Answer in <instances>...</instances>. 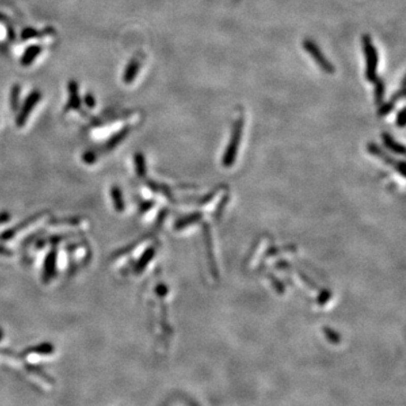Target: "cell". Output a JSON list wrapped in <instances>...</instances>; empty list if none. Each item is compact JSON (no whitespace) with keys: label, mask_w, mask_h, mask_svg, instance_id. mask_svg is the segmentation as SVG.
<instances>
[{"label":"cell","mask_w":406,"mask_h":406,"mask_svg":"<svg viewBox=\"0 0 406 406\" xmlns=\"http://www.w3.org/2000/svg\"><path fill=\"white\" fill-rule=\"evenodd\" d=\"M140 67H141V61L138 56H135V58L130 60V63L126 67L124 73H123V81H124V84L130 85L133 83V80L137 78V76L139 74Z\"/></svg>","instance_id":"6"},{"label":"cell","mask_w":406,"mask_h":406,"mask_svg":"<svg viewBox=\"0 0 406 406\" xmlns=\"http://www.w3.org/2000/svg\"><path fill=\"white\" fill-rule=\"evenodd\" d=\"M404 114H405V109L400 110V111L398 112V114H397L396 122H397V124H398L399 128H403L404 124H405V117H404Z\"/></svg>","instance_id":"18"},{"label":"cell","mask_w":406,"mask_h":406,"mask_svg":"<svg viewBox=\"0 0 406 406\" xmlns=\"http://www.w3.org/2000/svg\"><path fill=\"white\" fill-rule=\"evenodd\" d=\"M79 87L78 84H77V81L71 79L69 80V84H68V103H67V105L65 107V112H69V111H73V110H79L80 109V105H81V100L79 97Z\"/></svg>","instance_id":"5"},{"label":"cell","mask_w":406,"mask_h":406,"mask_svg":"<svg viewBox=\"0 0 406 406\" xmlns=\"http://www.w3.org/2000/svg\"><path fill=\"white\" fill-rule=\"evenodd\" d=\"M112 197H113V201H114L115 204V209L117 211H122L123 210V201H122V195L119 189L114 188L112 190Z\"/></svg>","instance_id":"14"},{"label":"cell","mask_w":406,"mask_h":406,"mask_svg":"<svg viewBox=\"0 0 406 406\" xmlns=\"http://www.w3.org/2000/svg\"><path fill=\"white\" fill-rule=\"evenodd\" d=\"M302 46H304L305 51H307L309 55L313 58V60L315 61L317 64V66L320 67V68L324 71V73L326 74H334L335 73V67H334L331 61L328 60L324 53L322 52V50L320 49V46H318L315 42H313L311 40H304V42H302Z\"/></svg>","instance_id":"2"},{"label":"cell","mask_w":406,"mask_h":406,"mask_svg":"<svg viewBox=\"0 0 406 406\" xmlns=\"http://www.w3.org/2000/svg\"><path fill=\"white\" fill-rule=\"evenodd\" d=\"M40 33L38 32L37 29H34L32 27H26L25 29H23L22 32V39L24 41L26 40H30V39H35V38H39Z\"/></svg>","instance_id":"16"},{"label":"cell","mask_w":406,"mask_h":406,"mask_svg":"<svg viewBox=\"0 0 406 406\" xmlns=\"http://www.w3.org/2000/svg\"><path fill=\"white\" fill-rule=\"evenodd\" d=\"M42 52V48L40 45H30L28 48L24 51V53L22 55V59H20V64L24 67H28L34 63V60L38 58L40 53Z\"/></svg>","instance_id":"8"},{"label":"cell","mask_w":406,"mask_h":406,"mask_svg":"<svg viewBox=\"0 0 406 406\" xmlns=\"http://www.w3.org/2000/svg\"><path fill=\"white\" fill-rule=\"evenodd\" d=\"M19 95H20V86L15 85L13 86L12 90H10V105H12L13 111H17V107L19 105Z\"/></svg>","instance_id":"12"},{"label":"cell","mask_w":406,"mask_h":406,"mask_svg":"<svg viewBox=\"0 0 406 406\" xmlns=\"http://www.w3.org/2000/svg\"><path fill=\"white\" fill-rule=\"evenodd\" d=\"M84 158H85V161L88 164H91L92 162H94V159H95L94 153H92V152H86V155H85Z\"/></svg>","instance_id":"19"},{"label":"cell","mask_w":406,"mask_h":406,"mask_svg":"<svg viewBox=\"0 0 406 406\" xmlns=\"http://www.w3.org/2000/svg\"><path fill=\"white\" fill-rule=\"evenodd\" d=\"M41 99H42V94H41V91L39 89L33 90L27 96V99L25 100L22 109H20L19 113L17 114V117H16L17 127L20 128L25 124V122L27 121L29 114L32 113V111L34 109V106L38 105V103L40 102Z\"/></svg>","instance_id":"3"},{"label":"cell","mask_w":406,"mask_h":406,"mask_svg":"<svg viewBox=\"0 0 406 406\" xmlns=\"http://www.w3.org/2000/svg\"><path fill=\"white\" fill-rule=\"evenodd\" d=\"M54 265H55V252H51L48 260H46V268H45L46 279H49V277L53 274Z\"/></svg>","instance_id":"13"},{"label":"cell","mask_w":406,"mask_h":406,"mask_svg":"<svg viewBox=\"0 0 406 406\" xmlns=\"http://www.w3.org/2000/svg\"><path fill=\"white\" fill-rule=\"evenodd\" d=\"M135 161H136V165H137V169L139 172V175H143L146 172L145 158H143L141 153H137V155L135 156Z\"/></svg>","instance_id":"15"},{"label":"cell","mask_w":406,"mask_h":406,"mask_svg":"<svg viewBox=\"0 0 406 406\" xmlns=\"http://www.w3.org/2000/svg\"><path fill=\"white\" fill-rule=\"evenodd\" d=\"M373 83H374V102H376L377 105H379L382 104L385 96V81L383 78H378L377 77Z\"/></svg>","instance_id":"9"},{"label":"cell","mask_w":406,"mask_h":406,"mask_svg":"<svg viewBox=\"0 0 406 406\" xmlns=\"http://www.w3.org/2000/svg\"><path fill=\"white\" fill-rule=\"evenodd\" d=\"M84 102H85V104H86L87 106L90 107V109H92V107H94L95 104H96L95 97L92 96V94H90V92H88V94H86V95H85V97H84Z\"/></svg>","instance_id":"17"},{"label":"cell","mask_w":406,"mask_h":406,"mask_svg":"<svg viewBox=\"0 0 406 406\" xmlns=\"http://www.w3.org/2000/svg\"><path fill=\"white\" fill-rule=\"evenodd\" d=\"M243 119H239L234 123L233 128V133H231V139L229 142V146L226 150L225 153V162H231L236 156V152H237V149L239 146L240 141V136H241V130H243Z\"/></svg>","instance_id":"4"},{"label":"cell","mask_w":406,"mask_h":406,"mask_svg":"<svg viewBox=\"0 0 406 406\" xmlns=\"http://www.w3.org/2000/svg\"><path fill=\"white\" fill-rule=\"evenodd\" d=\"M383 139H384L385 145H386L388 148L392 149V150L396 151L398 153H403L404 152V147L400 145V143L395 141L394 139L392 138V136L388 135V133H384Z\"/></svg>","instance_id":"11"},{"label":"cell","mask_w":406,"mask_h":406,"mask_svg":"<svg viewBox=\"0 0 406 406\" xmlns=\"http://www.w3.org/2000/svg\"><path fill=\"white\" fill-rule=\"evenodd\" d=\"M129 131H130L129 128H126V129H122L121 131L117 132L115 136H113L110 139V140L107 141L106 149H109V150H111V149L115 148L123 140V139H124L128 136V133H129Z\"/></svg>","instance_id":"10"},{"label":"cell","mask_w":406,"mask_h":406,"mask_svg":"<svg viewBox=\"0 0 406 406\" xmlns=\"http://www.w3.org/2000/svg\"><path fill=\"white\" fill-rule=\"evenodd\" d=\"M362 45L366 56V78L370 83H373L377 78L378 52L369 34H364L362 37Z\"/></svg>","instance_id":"1"},{"label":"cell","mask_w":406,"mask_h":406,"mask_svg":"<svg viewBox=\"0 0 406 406\" xmlns=\"http://www.w3.org/2000/svg\"><path fill=\"white\" fill-rule=\"evenodd\" d=\"M8 220V215L7 214H2L0 215V224H3L5 222H7Z\"/></svg>","instance_id":"20"},{"label":"cell","mask_w":406,"mask_h":406,"mask_svg":"<svg viewBox=\"0 0 406 406\" xmlns=\"http://www.w3.org/2000/svg\"><path fill=\"white\" fill-rule=\"evenodd\" d=\"M405 97V79H403V83H402V88H400L396 94H395L390 101H388L387 103H385L384 105H382L379 107L378 110V115L379 116H386L387 114H389L390 112L394 110L395 104H396V102L403 100Z\"/></svg>","instance_id":"7"}]
</instances>
